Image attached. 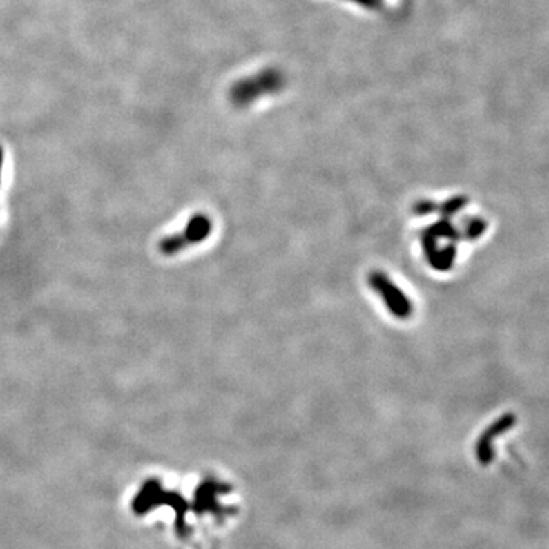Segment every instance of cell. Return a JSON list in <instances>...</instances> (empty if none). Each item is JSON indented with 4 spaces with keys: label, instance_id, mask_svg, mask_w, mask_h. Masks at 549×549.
I'll return each instance as SVG.
<instances>
[{
    "label": "cell",
    "instance_id": "1",
    "mask_svg": "<svg viewBox=\"0 0 549 549\" xmlns=\"http://www.w3.org/2000/svg\"><path fill=\"white\" fill-rule=\"evenodd\" d=\"M369 285L377 291V295L382 296L387 310H389L395 318L407 319L412 316L414 307L411 299H409L385 273L372 272L369 275Z\"/></svg>",
    "mask_w": 549,
    "mask_h": 549
},
{
    "label": "cell",
    "instance_id": "2",
    "mask_svg": "<svg viewBox=\"0 0 549 549\" xmlns=\"http://www.w3.org/2000/svg\"><path fill=\"white\" fill-rule=\"evenodd\" d=\"M212 229V223L209 217L199 214V215H194L191 220H189L185 231L182 233H179L177 238L180 241L182 247L188 246L186 243H202L203 240H206L209 237Z\"/></svg>",
    "mask_w": 549,
    "mask_h": 549
}]
</instances>
